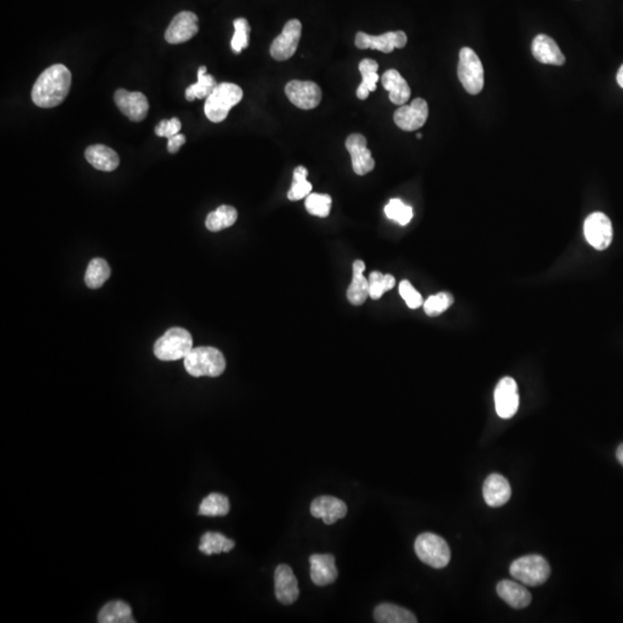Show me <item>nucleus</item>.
Instances as JSON below:
<instances>
[{
  "label": "nucleus",
  "mask_w": 623,
  "mask_h": 623,
  "mask_svg": "<svg viewBox=\"0 0 623 623\" xmlns=\"http://www.w3.org/2000/svg\"><path fill=\"white\" fill-rule=\"evenodd\" d=\"M72 74L66 66L56 64L46 68L36 81L32 90L36 106L50 109L61 104L70 93Z\"/></svg>",
  "instance_id": "nucleus-1"
},
{
  "label": "nucleus",
  "mask_w": 623,
  "mask_h": 623,
  "mask_svg": "<svg viewBox=\"0 0 623 623\" xmlns=\"http://www.w3.org/2000/svg\"><path fill=\"white\" fill-rule=\"evenodd\" d=\"M184 366L189 375L194 378L209 376L218 378L223 374L227 367L224 356L218 349L211 347H199L192 349L185 359Z\"/></svg>",
  "instance_id": "nucleus-2"
},
{
  "label": "nucleus",
  "mask_w": 623,
  "mask_h": 623,
  "mask_svg": "<svg viewBox=\"0 0 623 623\" xmlns=\"http://www.w3.org/2000/svg\"><path fill=\"white\" fill-rule=\"evenodd\" d=\"M244 93L242 88L230 82L218 84L204 104L207 118L213 123H222L228 117L230 110L242 101Z\"/></svg>",
  "instance_id": "nucleus-3"
},
{
  "label": "nucleus",
  "mask_w": 623,
  "mask_h": 623,
  "mask_svg": "<svg viewBox=\"0 0 623 623\" xmlns=\"http://www.w3.org/2000/svg\"><path fill=\"white\" fill-rule=\"evenodd\" d=\"M192 349V335L184 328L175 327L156 341L154 354L160 361H175L185 359Z\"/></svg>",
  "instance_id": "nucleus-4"
},
{
  "label": "nucleus",
  "mask_w": 623,
  "mask_h": 623,
  "mask_svg": "<svg viewBox=\"0 0 623 623\" xmlns=\"http://www.w3.org/2000/svg\"><path fill=\"white\" fill-rule=\"evenodd\" d=\"M510 575L522 584L539 586L550 578V567L545 557L533 554L515 560L510 566Z\"/></svg>",
  "instance_id": "nucleus-5"
},
{
  "label": "nucleus",
  "mask_w": 623,
  "mask_h": 623,
  "mask_svg": "<svg viewBox=\"0 0 623 623\" xmlns=\"http://www.w3.org/2000/svg\"><path fill=\"white\" fill-rule=\"evenodd\" d=\"M414 550L419 560L435 569L447 567L452 557L450 548L442 537L426 533L418 536Z\"/></svg>",
  "instance_id": "nucleus-6"
},
{
  "label": "nucleus",
  "mask_w": 623,
  "mask_h": 623,
  "mask_svg": "<svg viewBox=\"0 0 623 623\" xmlns=\"http://www.w3.org/2000/svg\"><path fill=\"white\" fill-rule=\"evenodd\" d=\"M457 75L463 87L470 95H478L483 90L485 84L483 64L472 49L463 48L459 51Z\"/></svg>",
  "instance_id": "nucleus-7"
},
{
  "label": "nucleus",
  "mask_w": 623,
  "mask_h": 623,
  "mask_svg": "<svg viewBox=\"0 0 623 623\" xmlns=\"http://www.w3.org/2000/svg\"><path fill=\"white\" fill-rule=\"evenodd\" d=\"M303 26L297 19H292L284 26L280 35L274 39L270 46V55L278 61L290 59L297 51L301 39Z\"/></svg>",
  "instance_id": "nucleus-8"
},
{
  "label": "nucleus",
  "mask_w": 623,
  "mask_h": 623,
  "mask_svg": "<svg viewBox=\"0 0 623 623\" xmlns=\"http://www.w3.org/2000/svg\"><path fill=\"white\" fill-rule=\"evenodd\" d=\"M285 94L301 110L316 109L323 99L321 88L313 81H290L285 86Z\"/></svg>",
  "instance_id": "nucleus-9"
},
{
  "label": "nucleus",
  "mask_w": 623,
  "mask_h": 623,
  "mask_svg": "<svg viewBox=\"0 0 623 623\" xmlns=\"http://www.w3.org/2000/svg\"><path fill=\"white\" fill-rule=\"evenodd\" d=\"M584 236L592 247L604 251L612 244V222L604 213H593L585 220Z\"/></svg>",
  "instance_id": "nucleus-10"
},
{
  "label": "nucleus",
  "mask_w": 623,
  "mask_h": 623,
  "mask_svg": "<svg viewBox=\"0 0 623 623\" xmlns=\"http://www.w3.org/2000/svg\"><path fill=\"white\" fill-rule=\"evenodd\" d=\"M495 411L502 419H510L518 411L519 396L517 383L510 376L501 378L494 392Z\"/></svg>",
  "instance_id": "nucleus-11"
},
{
  "label": "nucleus",
  "mask_w": 623,
  "mask_h": 623,
  "mask_svg": "<svg viewBox=\"0 0 623 623\" xmlns=\"http://www.w3.org/2000/svg\"><path fill=\"white\" fill-rule=\"evenodd\" d=\"M408 43L406 34L402 30L388 32L382 35H368L366 32H359L356 35L354 44L358 49H374L381 52L390 53L395 49H402Z\"/></svg>",
  "instance_id": "nucleus-12"
},
{
  "label": "nucleus",
  "mask_w": 623,
  "mask_h": 623,
  "mask_svg": "<svg viewBox=\"0 0 623 623\" xmlns=\"http://www.w3.org/2000/svg\"><path fill=\"white\" fill-rule=\"evenodd\" d=\"M428 118V102L423 98L413 99L410 106H401L394 113V122L401 130L417 131L424 126Z\"/></svg>",
  "instance_id": "nucleus-13"
},
{
  "label": "nucleus",
  "mask_w": 623,
  "mask_h": 623,
  "mask_svg": "<svg viewBox=\"0 0 623 623\" xmlns=\"http://www.w3.org/2000/svg\"><path fill=\"white\" fill-rule=\"evenodd\" d=\"M115 102L122 113L132 122L139 123L147 117L149 103L147 97L140 91L118 89L115 94Z\"/></svg>",
  "instance_id": "nucleus-14"
},
{
  "label": "nucleus",
  "mask_w": 623,
  "mask_h": 623,
  "mask_svg": "<svg viewBox=\"0 0 623 623\" xmlns=\"http://www.w3.org/2000/svg\"><path fill=\"white\" fill-rule=\"evenodd\" d=\"M345 147L350 153L352 169L358 175H365L375 168L374 158L367 148V140L361 134H351L345 141Z\"/></svg>",
  "instance_id": "nucleus-15"
},
{
  "label": "nucleus",
  "mask_w": 623,
  "mask_h": 623,
  "mask_svg": "<svg viewBox=\"0 0 623 623\" xmlns=\"http://www.w3.org/2000/svg\"><path fill=\"white\" fill-rule=\"evenodd\" d=\"M199 32V19L192 12H180L175 15L165 32L170 44H180L193 39Z\"/></svg>",
  "instance_id": "nucleus-16"
},
{
  "label": "nucleus",
  "mask_w": 623,
  "mask_h": 623,
  "mask_svg": "<svg viewBox=\"0 0 623 623\" xmlns=\"http://www.w3.org/2000/svg\"><path fill=\"white\" fill-rule=\"evenodd\" d=\"M309 510L313 517L321 518L327 526H332L347 516V506L337 497L326 495L314 499Z\"/></svg>",
  "instance_id": "nucleus-17"
},
{
  "label": "nucleus",
  "mask_w": 623,
  "mask_h": 623,
  "mask_svg": "<svg viewBox=\"0 0 623 623\" xmlns=\"http://www.w3.org/2000/svg\"><path fill=\"white\" fill-rule=\"evenodd\" d=\"M275 595L283 605H291L299 597L298 579L287 564H280L275 571Z\"/></svg>",
  "instance_id": "nucleus-18"
},
{
  "label": "nucleus",
  "mask_w": 623,
  "mask_h": 623,
  "mask_svg": "<svg viewBox=\"0 0 623 623\" xmlns=\"http://www.w3.org/2000/svg\"><path fill=\"white\" fill-rule=\"evenodd\" d=\"M309 564L312 582L318 586L333 584L338 577L336 561L332 554H313Z\"/></svg>",
  "instance_id": "nucleus-19"
},
{
  "label": "nucleus",
  "mask_w": 623,
  "mask_h": 623,
  "mask_svg": "<svg viewBox=\"0 0 623 623\" xmlns=\"http://www.w3.org/2000/svg\"><path fill=\"white\" fill-rule=\"evenodd\" d=\"M483 494V500L490 507H501L507 504L510 499V483L504 476H501L499 473H493L485 480Z\"/></svg>",
  "instance_id": "nucleus-20"
},
{
  "label": "nucleus",
  "mask_w": 623,
  "mask_h": 623,
  "mask_svg": "<svg viewBox=\"0 0 623 623\" xmlns=\"http://www.w3.org/2000/svg\"><path fill=\"white\" fill-rule=\"evenodd\" d=\"M531 51H533V57L539 63L555 65V66H562L566 63L564 53L561 51L557 42L550 36L544 35V34L536 36L533 39Z\"/></svg>",
  "instance_id": "nucleus-21"
},
{
  "label": "nucleus",
  "mask_w": 623,
  "mask_h": 623,
  "mask_svg": "<svg viewBox=\"0 0 623 623\" xmlns=\"http://www.w3.org/2000/svg\"><path fill=\"white\" fill-rule=\"evenodd\" d=\"M497 592L504 602L515 609L526 608L531 604L533 597L524 585L519 584L517 582L504 581L499 582L497 585Z\"/></svg>",
  "instance_id": "nucleus-22"
},
{
  "label": "nucleus",
  "mask_w": 623,
  "mask_h": 623,
  "mask_svg": "<svg viewBox=\"0 0 623 623\" xmlns=\"http://www.w3.org/2000/svg\"><path fill=\"white\" fill-rule=\"evenodd\" d=\"M382 86L389 91V99L396 106H404L411 97V89L397 70H388L381 77Z\"/></svg>",
  "instance_id": "nucleus-23"
},
{
  "label": "nucleus",
  "mask_w": 623,
  "mask_h": 623,
  "mask_svg": "<svg viewBox=\"0 0 623 623\" xmlns=\"http://www.w3.org/2000/svg\"><path fill=\"white\" fill-rule=\"evenodd\" d=\"M86 158L89 164L99 171H115L119 165V156L111 148L104 144H94L86 149Z\"/></svg>",
  "instance_id": "nucleus-24"
},
{
  "label": "nucleus",
  "mask_w": 623,
  "mask_h": 623,
  "mask_svg": "<svg viewBox=\"0 0 623 623\" xmlns=\"http://www.w3.org/2000/svg\"><path fill=\"white\" fill-rule=\"evenodd\" d=\"M352 268H354V276H352L350 287L347 289V299L354 306H361L370 297V284H368V280H366V277L364 276L366 265L364 261L357 260V261H354Z\"/></svg>",
  "instance_id": "nucleus-25"
},
{
  "label": "nucleus",
  "mask_w": 623,
  "mask_h": 623,
  "mask_svg": "<svg viewBox=\"0 0 623 623\" xmlns=\"http://www.w3.org/2000/svg\"><path fill=\"white\" fill-rule=\"evenodd\" d=\"M374 619L380 623L417 622V617L409 609L388 602L381 604L374 609Z\"/></svg>",
  "instance_id": "nucleus-26"
},
{
  "label": "nucleus",
  "mask_w": 623,
  "mask_h": 623,
  "mask_svg": "<svg viewBox=\"0 0 623 623\" xmlns=\"http://www.w3.org/2000/svg\"><path fill=\"white\" fill-rule=\"evenodd\" d=\"M99 623H133L135 620L132 615L130 605L122 600L110 602L103 606L98 614Z\"/></svg>",
  "instance_id": "nucleus-27"
},
{
  "label": "nucleus",
  "mask_w": 623,
  "mask_h": 623,
  "mask_svg": "<svg viewBox=\"0 0 623 623\" xmlns=\"http://www.w3.org/2000/svg\"><path fill=\"white\" fill-rule=\"evenodd\" d=\"M378 65L375 60L363 59L359 64L363 81L357 89V97L366 99L371 93L376 90V82L380 80L378 74Z\"/></svg>",
  "instance_id": "nucleus-28"
},
{
  "label": "nucleus",
  "mask_w": 623,
  "mask_h": 623,
  "mask_svg": "<svg viewBox=\"0 0 623 623\" xmlns=\"http://www.w3.org/2000/svg\"><path fill=\"white\" fill-rule=\"evenodd\" d=\"M216 87H218V82L215 80V77L211 74H207L206 66H201L198 70V82L189 86L186 89V99L192 102L194 99L207 98Z\"/></svg>",
  "instance_id": "nucleus-29"
},
{
  "label": "nucleus",
  "mask_w": 623,
  "mask_h": 623,
  "mask_svg": "<svg viewBox=\"0 0 623 623\" xmlns=\"http://www.w3.org/2000/svg\"><path fill=\"white\" fill-rule=\"evenodd\" d=\"M237 218L238 213L236 211V208L223 204L207 216L206 227L211 232L222 231L235 224Z\"/></svg>",
  "instance_id": "nucleus-30"
},
{
  "label": "nucleus",
  "mask_w": 623,
  "mask_h": 623,
  "mask_svg": "<svg viewBox=\"0 0 623 623\" xmlns=\"http://www.w3.org/2000/svg\"><path fill=\"white\" fill-rule=\"evenodd\" d=\"M235 545L233 540L229 539L221 533H207L201 537L199 550L206 555H213V554L228 553L230 550H233Z\"/></svg>",
  "instance_id": "nucleus-31"
},
{
  "label": "nucleus",
  "mask_w": 623,
  "mask_h": 623,
  "mask_svg": "<svg viewBox=\"0 0 623 623\" xmlns=\"http://www.w3.org/2000/svg\"><path fill=\"white\" fill-rule=\"evenodd\" d=\"M111 269L106 260L101 258L91 260L84 275V282L89 289H99L109 280Z\"/></svg>",
  "instance_id": "nucleus-32"
},
{
  "label": "nucleus",
  "mask_w": 623,
  "mask_h": 623,
  "mask_svg": "<svg viewBox=\"0 0 623 623\" xmlns=\"http://www.w3.org/2000/svg\"><path fill=\"white\" fill-rule=\"evenodd\" d=\"M230 511V502L228 497L220 493H211L203 499L200 504L199 514L208 517L225 516Z\"/></svg>",
  "instance_id": "nucleus-33"
},
{
  "label": "nucleus",
  "mask_w": 623,
  "mask_h": 623,
  "mask_svg": "<svg viewBox=\"0 0 623 623\" xmlns=\"http://www.w3.org/2000/svg\"><path fill=\"white\" fill-rule=\"evenodd\" d=\"M308 171L305 166H297L294 171V182L292 186L287 192V199L291 201H298V200L307 198L311 194L312 186L311 182L307 180Z\"/></svg>",
  "instance_id": "nucleus-34"
},
{
  "label": "nucleus",
  "mask_w": 623,
  "mask_h": 623,
  "mask_svg": "<svg viewBox=\"0 0 623 623\" xmlns=\"http://www.w3.org/2000/svg\"><path fill=\"white\" fill-rule=\"evenodd\" d=\"M370 284V297L373 300H378L385 294L387 291L392 290L395 287V277L392 275H385L380 271H372L368 277Z\"/></svg>",
  "instance_id": "nucleus-35"
},
{
  "label": "nucleus",
  "mask_w": 623,
  "mask_h": 623,
  "mask_svg": "<svg viewBox=\"0 0 623 623\" xmlns=\"http://www.w3.org/2000/svg\"><path fill=\"white\" fill-rule=\"evenodd\" d=\"M305 207L306 211L313 216L327 218L329 216L332 209V198L328 194L311 193L305 200Z\"/></svg>",
  "instance_id": "nucleus-36"
},
{
  "label": "nucleus",
  "mask_w": 623,
  "mask_h": 623,
  "mask_svg": "<svg viewBox=\"0 0 623 623\" xmlns=\"http://www.w3.org/2000/svg\"><path fill=\"white\" fill-rule=\"evenodd\" d=\"M385 214L389 220L395 221L399 225H406L412 220L413 209L402 200L392 199L385 207Z\"/></svg>",
  "instance_id": "nucleus-37"
},
{
  "label": "nucleus",
  "mask_w": 623,
  "mask_h": 623,
  "mask_svg": "<svg viewBox=\"0 0 623 623\" xmlns=\"http://www.w3.org/2000/svg\"><path fill=\"white\" fill-rule=\"evenodd\" d=\"M454 304V297L448 292H440V294L431 296L428 300L424 301V311L428 316H439L445 313L449 307Z\"/></svg>",
  "instance_id": "nucleus-38"
},
{
  "label": "nucleus",
  "mask_w": 623,
  "mask_h": 623,
  "mask_svg": "<svg viewBox=\"0 0 623 623\" xmlns=\"http://www.w3.org/2000/svg\"><path fill=\"white\" fill-rule=\"evenodd\" d=\"M235 34L231 39V48L235 53H240L249 46V21L244 18H239L233 22Z\"/></svg>",
  "instance_id": "nucleus-39"
},
{
  "label": "nucleus",
  "mask_w": 623,
  "mask_h": 623,
  "mask_svg": "<svg viewBox=\"0 0 623 623\" xmlns=\"http://www.w3.org/2000/svg\"><path fill=\"white\" fill-rule=\"evenodd\" d=\"M399 294L404 299L408 307L417 309L424 305L421 294L418 292L409 280H402L399 284Z\"/></svg>",
  "instance_id": "nucleus-40"
},
{
  "label": "nucleus",
  "mask_w": 623,
  "mask_h": 623,
  "mask_svg": "<svg viewBox=\"0 0 623 623\" xmlns=\"http://www.w3.org/2000/svg\"><path fill=\"white\" fill-rule=\"evenodd\" d=\"M182 130V123L178 118H171L169 120H162L157 126L155 127V133L157 137H175Z\"/></svg>",
  "instance_id": "nucleus-41"
},
{
  "label": "nucleus",
  "mask_w": 623,
  "mask_h": 623,
  "mask_svg": "<svg viewBox=\"0 0 623 623\" xmlns=\"http://www.w3.org/2000/svg\"><path fill=\"white\" fill-rule=\"evenodd\" d=\"M185 142L186 137L182 134H175V137H170L168 142L169 153L175 154L185 144Z\"/></svg>",
  "instance_id": "nucleus-42"
},
{
  "label": "nucleus",
  "mask_w": 623,
  "mask_h": 623,
  "mask_svg": "<svg viewBox=\"0 0 623 623\" xmlns=\"http://www.w3.org/2000/svg\"><path fill=\"white\" fill-rule=\"evenodd\" d=\"M616 81H617V84H619L620 87L623 89V65L620 67L619 72H617V75H616Z\"/></svg>",
  "instance_id": "nucleus-43"
},
{
  "label": "nucleus",
  "mask_w": 623,
  "mask_h": 623,
  "mask_svg": "<svg viewBox=\"0 0 623 623\" xmlns=\"http://www.w3.org/2000/svg\"><path fill=\"white\" fill-rule=\"evenodd\" d=\"M616 459L623 466V443L619 445V448L616 450Z\"/></svg>",
  "instance_id": "nucleus-44"
},
{
  "label": "nucleus",
  "mask_w": 623,
  "mask_h": 623,
  "mask_svg": "<svg viewBox=\"0 0 623 623\" xmlns=\"http://www.w3.org/2000/svg\"><path fill=\"white\" fill-rule=\"evenodd\" d=\"M421 137H423V135L421 133L417 134V139H421Z\"/></svg>",
  "instance_id": "nucleus-45"
}]
</instances>
